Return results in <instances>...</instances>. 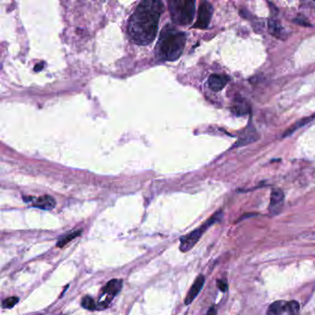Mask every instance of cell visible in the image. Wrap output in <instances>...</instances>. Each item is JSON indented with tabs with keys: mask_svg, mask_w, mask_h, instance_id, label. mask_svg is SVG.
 <instances>
[{
	"mask_svg": "<svg viewBox=\"0 0 315 315\" xmlns=\"http://www.w3.org/2000/svg\"><path fill=\"white\" fill-rule=\"evenodd\" d=\"M164 5L158 0H145L139 4L128 24L130 39L140 45H150L157 34Z\"/></svg>",
	"mask_w": 315,
	"mask_h": 315,
	"instance_id": "6da1fadb",
	"label": "cell"
},
{
	"mask_svg": "<svg viewBox=\"0 0 315 315\" xmlns=\"http://www.w3.org/2000/svg\"><path fill=\"white\" fill-rule=\"evenodd\" d=\"M187 37L170 24L163 29L156 47L155 56L162 61H175L180 57L186 44Z\"/></svg>",
	"mask_w": 315,
	"mask_h": 315,
	"instance_id": "7a4b0ae2",
	"label": "cell"
},
{
	"mask_svg": "<svg viewBox=\"0 0 315 315\" xmlns=\"http://www.w3.org/2000/svg\"><path fill=\"white\" fill-rule=\"evenodd\" d=\"M172 20L179 25H189L195 14V2L190 0H173L168 3Z\"/></svg>",
	"mask_w": 315,
	"mask_h": 315,
	"instance_id": "3957f363",
	"label": "cell"
},
{
	"mask_svg": "<svg viewBox=\"0 0 315 315\" xmlns=\"http://www.w3.org/2000/svg\"><path fill=\"white\" fill-rule=\"evenodd\" d=\"M222 217H223V212L217 211L216 214H214L213 216H211L204 224H203L195 230L191 231L187 236L182 237L180 239V251L182 252H187L190 251L198 242L200 239L202 238V236L207 230L208 228L217 222H220Z\"/></svg>",
	"mask_w": 315,
	"mask_h": 315,
	"instance_id": "277c9868",
	"label": "cell"
},
{
	"mask_svg": "<svg viewBox=\"0 0 315 315\" xmlns=\"http://www.w3.org/2000/svg\"><path fill=\"white\" fill-rule=\"evenodd\" d=\"M123 287V282L121 279H112L108 282L106 287L103 289V295L106 296L105 299L99 301V306L102 308H107L112 298L116 297L120 292Z\"/></svg>",
	"mask_w": 315,
	"mask_h": 315,
	"instance_id": "5b68a950",
	"label": "cell"
},
{
	"mask_svg": "<svg viewBox=\"0 0 315 315\" xmlns=\"http://www.w3.org/2000/svg\"><path fill=\"white\" fill-rule=\"evenodd\" d=\"M213 15V6L209 2H203L198 10V18L194 27L205 29L208 27Z\"/></svg>",
	"mask_w": 315,
	"mask_h": 315,
	"instance_id": "8992f818",
	"label": "cell"
},
{
	"mask_svg": "<svg viewBox=\"0 0 315 315\" xmlns=\"http://www.w3.org/2000/svg\"><path fill=\"white\" fill-rule=\"evenodd\" d=\"M204 283H205V278L203 275H199L197 278L194 281L193 285L191 286V288H189V292L184 299L185 305H189L195 299V297L198 296L199 293L204 288Z\"/></svg>",
	"mask_w": 315,
	"mask_h": 315,
	"instance_id": "52a82bcc",
	"label": "cell"
},
{
	"mask_svg": "<svg viewBox=\"0 0 315 315\" xmlns=\"http://www.w3.org/2000/svg\"><path fill=\"white\" fill-rule=\"evenodd\" d=\"M285 195L283 191L279 189H275L272 190L271 194V202L269 210L272 215H278L283 206Z\"/></svg>",
	"mask_w": 315,
	"mask_h": 315,
	"instance_id": "ba28073f",
	"label": "cell"
},
{
	"mask_svg": "<svg viewBox=\"0 0 315 315\" xmlns=\"http://www.w3.org/2000/svg\"><path fill=\"white\" fill-rule=\"evenodd\" d=\"M229 78L222 74H212L208 79V85L210 89L214 92H219L224 89L228 83Z\"/></svg>",
	"mask_w": 315,
	"mask_h": 315,
	"instance_id": "9c48e42d",
	"label": "cell"
},
{
	"mask_svg": "<svg viewBox=\"0 0 315 315\" xmlns=\"http://www.w3.org/2000/svg\"><path fill=\"white\" fill-rule=\"evenodd\" d=\"M258 134L253 127H248L246 130L242 133V136L237 142L236 146H244L247 144H252L258 140Z\"/></svg>",
	"mask_w": 315,
	"mask_h": 315,
	"instance_id": "30bf717a",
	"label": "cell"
},
{
	"mask_svg": "<svg viewBox=\"0 0 315 315\" xmlns=\"http://www.w3.org/2000/svg\"><path fill=\"white\" fill-rule=\"evenodd\" d=\"M34 206L42 209V210H51L56 206V201L53 197H51L49 195L41 196V197L35 200Z\"/></svg>",
	"mask_w": 315,
	"mask_h": 315,
	"instance_id": "8fae6325",
	"label": "cell"
},
{
	"mask_svg": "<svg viewBox=\"0 0 315 315\" xmlns=\"http://www.w3.org/2000/svg\"><path fill=\"white\" fill-rule=\"evenodd\" d=\"M287 304L288 301L284 300H278L272 303L270 306L268 307L267 310V315H282L287 313Z\"/></svg>",
	"mask_w": 315,
	"mask_h": 315,
	"instance_id": "7c38bea8",
	"label": "cell"
},
{
	"mask_svg": "<svg viewBox=\"0 0 315 315\" xmlns=\"http://www.w3.org/2000/svg\"><path fill=\"white\" fill-rule=\"evenodd\" d=\"M82 233V229H80V230H75V231H72V232H70V233H67V234L63 235L62 237H60L56 242V247L57 248H63L64 246L66 244L71 242L72 240L76 239L77 237H79L80 235H81Z\"/></svg>",
	"mask_w": 315,
	"mask_h": 315,
	"instance_id": "4fadbf2b",
	"label": "cell"
},
{
	"mask_svg": "<svg viewBox=\"0 0 315 315\" xmlns=\"http://www.w3.org/2000/svg\"><path fill=\"white\" fill-rule=\"evenodd\" d=\"M269 32L273 36H277L280 38L281 36H284V29L281 26L279 22L275 19L269 20Z\"/></svg>",
	"mask_w": 315,
	"mask_h": 315,
	"instance_id": "5bb4252c",
	"label": "cell"
},
{
	"mask_svg": "<svg viewBox=\"0 0 315 315\" xmlns=\"http://www.w3.org/2000/svg\"><path fill=\"white\" fill-rule=\"evenodd\" d=\"M81 304L82 308L89 310V311H94L97 308L94 299L90 296H85V297H82Z\"/></svg>",
	"mask_w": 315,
	"mask_h": 315,
	"instance_id": "9a60e30c",
	"label": "cell"
},
{
	"mask_svg": "<svg viewBox=\"0 0 315 315\" xmlns=\"http://www.w3.org/2000/svg\"><path fill=\"white\" fill-rule=\"evenodd\" d=\"M248 110H249V108L247 106V103H245L242 100H240L238 103H236L234 112L238 116H243L249 112Z\"/></svg>",
	"mask_w": 315,
	"mask_h": 315,
	"instance_id": "2e32d148",
	"label": "cell"
},
{
	"mask_svg": "<svg viewBox=\"0 0 315 315\" xmlns=\"http://www.w3.org/2000/svg\"><path fill=\"white\" fill-rule=\"evenodd\" d=\"M300 306L297 300H291L288 301L287 304V313L289 315H299Z\"/></svg>",
	"mask_w": 315,
	"mask_h": 315,
	"instance_id": "e0dca14e",
	"label": "cell"
},
{
	"mask_svg": "<svg viewBox=\"0 0 315 315\" xmlns=\"http://www.w3.org/2000/svg\"><path fill=\"white\" fill-rule=\"evenodd\" d=\"M19 302L18 297H9L3 300L2 302V307L4 309H11L15 306Z\"/></svg>",
	"mask_w": 315,
	"mask_h": 315,
	"instance_id": "ac0fdd59",
	"label": "cell"
},
{
	"mask_svg": "<svg viewBox=\"0 0 315 315\" xmlns=\"http://www.w3.org/2000/svg\"><path fill=\"white\" fill-rule=\"evenodd\" d=\"M216 283H217V287L222 292H226L228 290V285L225 280H217Z\"/></svg>",
	"mask_w": 315,
	"mask_h": 315,
	"instance_id": "d6986e66",
	"label": "cell"
},
{
	"mask_svg": "<svg viewBox=\"0 0 315 315\" xmlns=\"http://www.w3.org/2000/svg\"><path fill=\"white\" fill-rule=\"evenodd\" d=\"M294 21L296 23H297V24H300V25H303V26H310V24L308 23V20L307 19H303L302 18L295 19Z\"/></svg>",
	"mask_w": 315,
	"mask_h": 315,
	"instance_id": "ffe728a7",
	"label": "cell"
},
{
	"mask_svg": "<svg viewBox=\"0 0 315 315\" xmlns=\"http://www.w3.org/2000/svg\"><path fill=\"white\" fill-rule=\"evenodd\" d=\"M217 315V310L215 306L211 307L208 311L207 315Z\"/></svg>",
	"mask_w": 315,
	"mask_h": 315,
	"instance_id": "44dd1931",
	"label": "cell"
}]
</instances>
